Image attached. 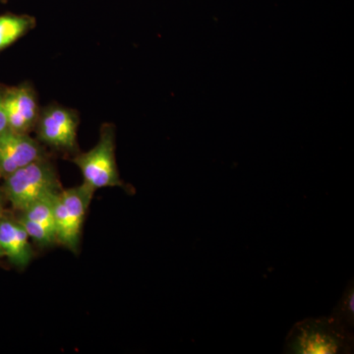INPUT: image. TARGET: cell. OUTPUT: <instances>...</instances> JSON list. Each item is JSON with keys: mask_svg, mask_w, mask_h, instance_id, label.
Here are the masks:
<instances>
[{"mask_svg": "<svg viewBox=\"0 0 354 354\" xmlns=\"http://www.w3.org/2000/svg\"><path fill=\"white\" fill-rule=\"evenodd\" d=\"M333 318L342 326L353 330L354 324V290L353 281H349L348 288L344 292L339 304L333 311Z\"/></svg>", "mask_w": 354, "mask_h": 354, "instance_id": "obj_11", "label": "cell"}, {"mask_svg": "<svg viewBox=\"0 0 354 354\" xmlns=\"http://www.w3.org/2000/svg\"><path fill=\"white\" fill-rule=\"evenodd\" d=\"M46 156L44 146L31 135L7 130L0 135V178Z\"/></svg>", "mask_w": 354, "mask_h": 354, "instance_id": "obj_7", "label": "cell"}, {"mask_svg": "<svg viewBox=\"0 0 354 354\" xmlns=\"http://www.w3.org/2000/svg\"><path fill=\"white\" fill-rule=\"evenodd\" d=\"M4 88H6V86L0 85V135L9 130L8 122H7L6 111H4L3 106Z\"/></svg>", "mask_w": 354, "mask_h": 354, "instance_id": "obj_13", "label": "cell"}, {"mask_svg": "<svg viewBox=\"0 0 354 354\" xmlns=\"http://www.w3.org/2000/svg\"><path fill=\"white\" fill-rule=\"evenodd\" d=\"M36 26V18L28 14L0 15V53L24 38Z\"/></svg>", "mask_w": 354, "mask_h": 354, "instance_id": "obj_9", "label": "cell"}, {"mask_svg": "<svg viewBox=\"0 0 354 354\" xmlns=\"http://www.w3.org/2000/svg\"><path fill=\"white\" fill-rule=\"evenodd\" d=\"M57 195L43 198L32 203L29 207L21 211V215L41 223L55 234V198Z\"/></svg>", "mask_w": 354, "mask_h": 354, "instance_id": "obj_10", "label": "cell"}, {"mask_svg": "<svg viewBox=\"0 0 354 354\" xmlns=\"http://www.w3.org/2000/svg\"><path fill=\"white\" fill-rule=\"evenodd\" d=\"M95 189L82 183L60 191L55 198V227L58 243L76 252L80 244L84 221Z\"/></svg>", "mask_w": 354, "mask_h": 354, "instance_id": "obj_4", "label": "cell"}, {"mask_svg": "<svg viewBox=\"0 0 354 354\" xmlns=\"http://www.w3.org/2000/svg\"><path fill=\"white\" fill-rule=\"evenodd\" d=\"M29 239L19 221L7 218L2 214L0 218V249L9 262L19 269L27 267L32 258Z\"/></svg>", "mask_w": 354, "mask_h": 354, "instance_id": "obj_8", "label": "cell"}, {"mask_svg": "<svg viewBox=\"0 0 354 354\" xmlns=\"http://www.w3.org/2000/svg\"><path fill=\"white\" fill-rule=\"evenodd\" d=\"M62 190L55 165L48 156L35 160L3 179L2 194L17 211Z\"/></svg>", "mask_w": 354, "mask_h": 354, "instance_id": "obj_2", "label": "cell"}, {"mask_svg": "<svg viewBox=\"0 0 354 354\" xmlns=\"http://www.w3.org/2000/svg\"><path fill=\"white\" fill-rule=\"evenodd\" d=\"M2 214H3V209H2V206H0V218H1ZM3 257V254L1 252V249H0V258Z\"/></svg>", "mask_w": 354, "mask_h": 354, "instance_id": "obj_14", "label": "cell"}, {"mask_svg": "<svg viewBox=\"0 0 354 354\" xmlns=\"http://www.w3.org/2000/svg\"><path fill=\"white\" fill-rule=\"evenodd\" d=\"M9 0H0V2H2V3H6V2H8Z\"/></svg>", "mask_w": 354, "mask_h": 354, "instance_id": "obj_16", "label": "cell"}, {"mask_svg": "<svg viewBox=\"0 0 354 354\" xmlns=\"http://www.w3.org/2000/svg\"><path fill=\"white\" fill-rule=\"evenodd\" d=\"M353 349L351 330L330 316L295 324L286 337L285 353H351Z\"/></svg>", "mask_w": 354, "mask_h": 354, "instance_id": "obj_1", "label": "cell"}, {"mask_svg": "<svg viewBox=\"0 0 354 354\" xmlns=\"http://www.w3.org/2000/svg\"><path fill=\"white\" fill-rule=\"evenodd\" d=\"M2 197H3V194H2L1 186H0V206H2V205H1Z\"/></svg>", "mask_w": 354, "mask_h": 354, "instance_id": "obj_15", "label": "cell"}, {"mask_svg": "<svg viewBox=\"0 0 354 354\" xmlns=\"http://www.w3.org/2000/svg\"><path fill=\"white\" fill-rule=\"evenodd\" d=\"M17 221L25 228L30 239L36 242L39 246L48 247L57 243V235L55 232H51L48 227H44L41 223L22 215L19 216Z\"/></svg>", "mask_w": 354, "mask_h": 354, "instance_id": "obj_12", "label": "cell"}, {"mask_svg": "<svg viewBox=\"0 0 354 354\" xmlns=\"http://www.w3.org/2000/svg\"><path fill=\"white\" fill-rule=\"evenodd\" d=\"M3 106L9 130L31 134L36 127L41 106L34 85L25 81L4 88Z\"/></svg>", "mask_w": 354, "mask_h": 354, "instance_id": "obj_6", "label": "cell"}, {"mask_svg": "<svg viewBox=\"0 0 354 354\" xmlns=\"http://www.w3.org/2000/svg\"><path fill=\"white\" fill-rule=\"evenodd\" d=\"M72 162L80 169L84 183L93 189L123 186L115 158V127L106 122L100 129V138L94 148L77 153Z\"/></svg>", "mask_w": 354, "mask_h": 354, "instance_id": "obj_3", "label": "cell"}, {"mask_svg": "<svg viewBox=\"0 0 354 354\" xmlns=\"http://www.w3.org/2000/svg\"><path fill=\"white\" fill-rule=\"evenodd\" d=\"M79 125L78 111L58 102H51L41 106L34 131L41 145L74 156L78 153Z\"/></svg>", "mask_w": 354, "mask_h": 354, "instance_id": "obj_5", "label": "cell"}]
</instances>
